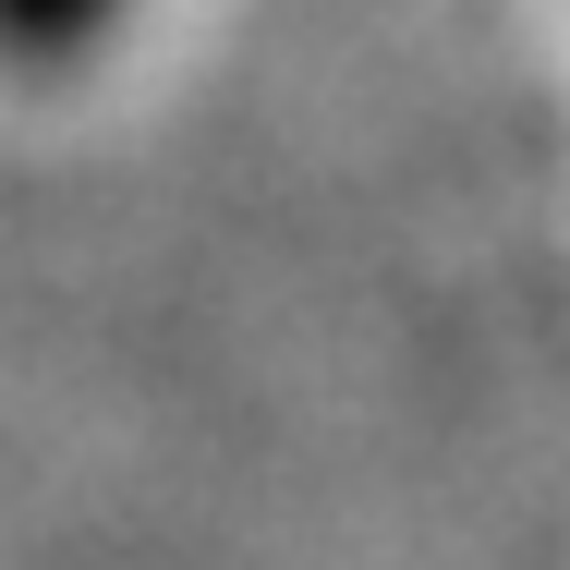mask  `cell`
Instances as JSON below:
<instances>
[{
	"mask_svg": "<svg viewBox=\"0 0 570 570\" xmlns=\"http://www.w3.org/2000/svg\"><path fill=\"white\" fill-rule=\"evenodd\" d=\"M121 0H0V61L12 73H86Z\"/></svg>",
	"mask_w": 570,
	"mask_h": 570,
	"instance_id": "6da1fadb",
	"label": "cell"
}]
</instances>
